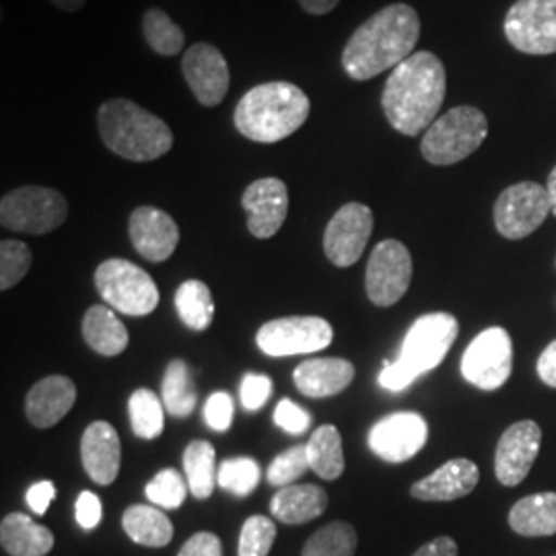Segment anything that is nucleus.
<instances>
[{"label": "nucleus", "instance_id": "27", "mask_svg": "<svg viewBox=\"0 0 556 556\" xmlns=\"http://www.w3.org/2000/svg\"><path fill=\"white\" fill-rule=\"evenodd\" d=\"M509 526L519 536H555L556 493L519 498L509 511Z\"/></svg>", "mask_w": 556, "mask_h": 556}, {"label": "nucleus", "instance_id": "36", "mask_svg": "<svg viewBox=\"0 0 556 556\" xmlns=\"http://www.w3.org/2000/svg\"><path fill=\"white\" fill-rule=\"evenodd\" d=\"M260 482V464L252 457L239 456L225 459L219 466V484L233 497H250Z\"/></svg>", "mask_w": 556, "mask_h": 556}, {"label": "nucleus", "instance_id": "12", "mask_svg": "<svg viewBox=\"0 0 556 556\" xmlns=\"http://www.w3.org/2000/svg\"><path fill=\"white\" fill-rule=\"evenodd\" d=\"M413 280V256L397 239H383L374 248L367 270L365 291L378 307H392L406 295Z\"/></svg>", "mask_w": 556, "mask_h": 556}, {"label": "nucleus", "instance_id": "48", "mask_svg": "<svg viewBox=\"0 0 556 556\" xmlns=\"http://www.w3.org/2000/svg\"><path fill=\"white\" fill-rule=\"evenodd\" d=\"M413 556H457V544L454 538L439 536L422 544Z\"/></svg>", "mask_w": 556, "mask_h": 556}, {"label": "nucleus", "instance_id": "21", "mask_svg": "<svg viewBox=\"0 0 556 556\" xmlns=\"http://www.w3.org/2000/svg\"><path fill=\"white\" fill-rule=\"evenodd\" d=\"M480 470L472 459L456 457L445 462L433 475L410 486V497L429 503H445L468 497L478 486Z\"/></svg>", "mask_w": 556, "mask_h": 556}, {"label": "nucleus", "instance_id": "4", "mask_svg": "<svg viewBox=\"0 0 556 556\" xmlns=\"http://www.w3.org/2000/svg\"><path fill=\"white\" fill-rule=\"evenodd\" d=\"M98 132L114 155L135 163L160 160L174 147L169 124L128 98H112L101 103Z\"/></svg>", "mask_w": 556, "mask_h": 556}, {"label": "nucleus", "instance_id": "51", "mask_svg": "<svg viewBox=\"0 0 556 556\" xmlns=\"http://www.w3.org/2000/svg\"><path fill=\"white\" fill-rule=\"evenodd\" d=\"M546 190H548L551 204H553V215L556 217V165L555 169L551 172V176H548V181H546Z\"/></svg>", "mask_w": 556, "mask_h": 556}, {"label": "nucleus", "instance_id": "47", "mask_svg": "<svg viewBox=\"0 0 556 556\" xmlns=\"http://www.w3.org/2000/svg\"><path fill=\"white\" fill-rule=\"evenodd\" d=\"M536 371L538 378L548 388H556V340L551 342L538 358Z\"/></svg>", "mask_w": 556, "mask_h": 556}, {"label": "nucleus", "instance_id": "3", "mask_svg": "<svg viewBox=\"0 0 556 556\" xmlns=\"http://www.w3.org/2000/svg\"><path fill=\"white\" fill-rule=\"evenodd\" d=\"M307 93L289 80L252 87L236 105L233 124L241 137L260 144L289 139L309 118Z\"/></svg>", "mask_w": 556, "mask_h": 556}, {"label": "nucleus", "instance_id": "10", "mask_svg": "<svg viewBox=\"0 0 556 556\" xmlns=\"http://www.w3.org/2000/svg\"><path fill=\"white\" fill-rule=\"evenodd\" d=\"M551 213L548 190L536 181H519L505 188L493 208L495 227L505 239L532 236Z\"/></svg>", "mask_w": 556, "mask_h": 556}, {"label": "nucleus", "instance_id": "40", "mask_svg": "<svg viewBox=\"0 0 556 556\" xmlns=\"http://www.w3.org/2000/svg\"><path fill=\"white\" fill-rule=\"evenodd\" d=\"M309 468V459H307V447L305 445H295L289 447L287 452L278 454L270 466H268V482L273 486H289L293 484L298 478L305 475V470Z\"/></svg>", "mask_w": 556, "mask_h": 556}, {"label": "nucleus", "instance_id": "41", "mask_svg": "<svg viewBox=\"0 0 556 556\" xmlns=\"http://www.w3.org/2000/svg\"><path fill=\"white\" fill-rule=\"evenodd\" d=\"M273 394V379L262 374H245L239 388L241 406L250 413L260 410Z\"/></svg>", "mask_w": 556, "mask_h": 556}, {"label": "nucleus", "instance_id": "23", "mask_svg": "<svg viewBox=\"0 0 556 556\" xmlns=\"http://www.w3.org/2000/svg\"><path fill=\"white\" fill-rule=\"evenodd\" d=\"M293 381L303 396H337L355 381V365L346 358H309L299 363Z\"/></svg>", "mask_w": 556, "mask_h": 556}, {"label": "nucleus", "instance_id": "2", "mask_svg": "<svg viewBox=\"0 0 556 556\" xmlns=\"http://www.w3.org/2000/svg\"><path fill=\"white\" fill-rule=\"evenodd\" d=\"M447 73L429 50H418L390 73L381 108L390 126L404 137L425 135L445 101Z\"/></svg>", "mask_w": 556, "mask_h": 556}, {"label": "nucleus", "instance_id": "15", "mask_svg": "<svg viewBox=\"0 0 556 556\" xmlns=\"http://www.w3.org/2000/svg\"><path fill=\"white\" fill-rule=\"evenodd\" d=\"M181 73L190 91L204 108H217L229 93V64L219 48L208 41H197L184 52Z\"/></svg>", "mask_w": 556, "mask_h": 556}, {"label": "nucleus", "instance_id": "1", "mask_svg": "<svg viewBox=\"0 0 556 556\" xmlns=\"http://www.w3.org/2000/svg\"><path fill=\"white\" fill-rule=\"evenodd\" d=\"M420 40L417 11L396 2L363 21L342 50V68L353 80H371L415 54Z\"/></svg>", "mask_w": 556, "mask_h": 556}, {"label": "nucleus", "instance_id": "13", "mask_svg": "<svg viewBox=\"0 0 556 556\" xmlns=\"http://www.w3.org/2000/svg\"><path fill=\"white\" fill-rule=\"evenodd\" d=\"M503 29L521 54H555L556 0H517L505 15Z\"/></svg>", "mask_w": 556, "mask_h": 556}, {"label": "nucleus", "instance_id": "49", "mask_svg": "<svg viewBox=\"0 0 556 556\" xmlns=\"http://www.w3.org/2000/svg\"><path fill=\"white\" fill-rule=\"evenodd\" d=\"M298 2L299 7H301L307 15H316V17L332 13L338 4H340V0H298Z\"/></svg>", "mask_w": 556, "mask_h": 556}, {"label": "nucleus", "instance_id": "50", "mask_svg": "<svg viewBox=\"0 0 556 556\" xmlns=\"http://www.w3.org/2000/svg\"><path fill=\"white\" fill-rule=\"evenodd\" d=\"M62 13H79L87 0H50Z\"/></svg>", "mask_w": 556, "mask_h": 556}, {"label": "nucleus", "instance_id": "6", "mask_svg": "<svg viewBox=\"0 0 556 556\" xmlns=\"http://www.w3.org/2000/svg\"><path fill=\"white\" fill-rule=\"evenodd\" d=\"M489 137V119L472 105L441 114L422 135L420 153L431 165L447 167L468 160Z\"/></svg>", "mask_w": 556, "mask_h": 556}, {"label": "nucleus", "instance_id": "24", "mask_svg": "<svg viewBox=\"0 0 556 556\" xmlns=\"http://www.w3.org/2000/svg\"><path fill=\"white\" fill-rule=\"evenodd\" d=\"M328 509V493L318 484L282 486L270 501V514L287 526L318 519Z\"/></svg>", "mask_w": 556, "mask_h": 556}, {"label": "nucleus", "instance_id": "43", "mask_svg": "<svg viewBox=\"0 0 556 556\" xmlns=\"http://www.w3.org/2000/svg\"><path fill=\"white\" fill-rule=\"evenodd\" d=\"M275 425L289 435H299L312 425V415L307 410H303L293 400L285 397L278 402L277 408H275Z\"/></svg>", "mask_w": 556, "mask_h": 556}, {"label": "nucleus", "instance_id": "26", "mask_svg": "<svg viewBox=\"0 0 556 556\" xmlns=\"http://www.w3.org/2000/svg\"><path fill=\"white\" fill-rule=\"evenodd\" d=\"M83 338L103 357H118L128 346V330L108 305H91L83 318Z\"/></svg>", "mask_w": 556, "mask_h": 556}, {"label": "nucleus", "instance_id": "30", "mask_svg": "<svg viewBox=\"0 0 556 556\" xmlns=\"http://www.w3.org/2000/svg\"><path fill=\"white\" fill-rule=\"evenodd\" d=\"M184 472L190 486V493L194 497L208 498L213 495L219 478V466H217V452L213 443L204 439H194L188 443L184 452Z\"/></svg>", "mask_w": 556, "mask_h": 556}, {"label": "nucleus", "instance_id": "25", "mask_svg": "<svg viewBox=\"0 0 556 556\" xmlns=\"http://www.w3.org/2000/svg\"><path fill=\"white\" fill-rule=\"evenodd\" d=\"M0 544L11 556H46L54 548V534L25 514H9L0 523Z\"/></svg>", "mask_w": 556, "mask_h": 556}, {"label": "nucleus", "instance_id": "31", "mask_svg": "<svg viewBox=\"0 0 556 556\" xmlns=\"http://www.w3.org/2000/svg\"><path fill=\"white\" fill-rule=\"evenodd\" d=\"M309 468L324 480H338L344 475L342 438L334 425H321L307 441Z\"/></svg>", "mask_w": 556, "mask_h": 556}, {"label": "nucleus", "instance_id": "16", "mask_svg": "<svg viewBox=\"0 0 556 556\" xmlns=\"http://www.w3.org/2000/svg\"><path fill=\"white\" fill-rule=\"evenodd\" d=\"M429 438L427 420L417 413H394L379 418L369 431L371 452L390 464H402L417 456Z\"/></svg>", "mask_w": 556, "mask_h": 556}, {"label": "nucleus", "instance_id": "44", "mask_svg": "<svg viewBox=\"0 0 556 556\" xmlns=\"http://www.w3.org/2000/svg\"><path fill=\"white\" fill-rule=\"evenodd\" d=\"M75 517L83 530H96L103 517L100 497L91 491H83L75 505Z\"/></svg>", "mask_w": 556, "mask_h": 556}, {"label": "nucleus", "instance_id": "17", "mask_svg": "<svg viewBox=\"0 0 556 556\" xmlns=\"http://www.w3.org/2000/svg\"><path fill=\"white\" fill-rule=\"evenodd\" d=\"M542 429L534 420H519L511 425L497 443L495 475L503 486L521 484L540 454Z\"/></svg>", "mask_w": 556, "mask_h": 556}, {"label": "nucleus", "instance_id": "28", "mask_svg": "<svg viewBox=\"0 0 556 556\" xmlns=\"http://www.w3.org/2000/svg\"><path fill=\"white\" fill-rule=\"evenodd\" d=\"M122 528L132 542L147 548H163L174 540V523L151 505H130L122 516Z\"/></svg>", "mask_w": 556, "mask_h": 556}, {"label": "nucleus", "instance_id": "42", "mask_svg": "<svg viewBox=\"0 0 556 556\" xmlns=\"http://www.w3.org/2000/svg\"><path fill=\"white\" fill-rule=\"evenodd\" d=\"M233 413H236L233 397L229 396L227 392H215L204 404V422L213 431L225 433V431H229V427L233 422Z\"/></svg>", "mask_w": 556, "mask_h": 556}, {"label": "nucleus", "instance_id": "38", "mask_svg": "<svg viewBox=\"0 0 556 556\" xmlns=\"http://www.w3.org/2000/svg\"><path fill=\"white\" fill-rule=\"evenodd\" d=\"M277 540V526L270 517H248L239 534L238 556H268Z\"/></svg>", "mask_w": 556, "mask_h": 556}, {"label": "nucleus", "instance_id": "29", "mask_svg": "<svg viewBox=\"0 0 556 556\" xmlns=\"http://www.w3.org/2000/svg\"><path fill=\"white\" fill-rule=\"evenodd\" d=\"M161 400L167 415L176 418L190 417L199 402V390L192 378V371L186 361L174 358L163 376Z\"/></svg>", "mask_w": 556, "mask_h": 556}, {"label": "nucleus", "instance_id": "45", "mask_svg": "<svg viewBox=\"0 0 556 556\" xmlns=\"http://www.w3.org/2000/svg\"><path fill=\"white\" fill-rule=\"evenodd\" d=\"M178 556H223L220 538L213 532H199L184 542Z\"/></svg>", "mask_w": 556, "mask_h": 556}, {"label": "nucleus", "instance_id": "22", "mask_svg": "<svg viewBox=\"0 0 556 556\" xmlns=\"http://www.w3.org/2000/svg\"><path fill=\"white\" fill-rule=\"evenodd\" d=\"M77 402V386L66 376H50L34 383L25 397L27 420L38 429L59 425Z\"/></svg>", "mask_w": 556, "mask_h": 556}, {"label": "nucleus", "instance_id": "46", "mask_svg": "<svg viewBox=\"0 0 556 556\" xmlns=\"http://www.w3.org/2000/svg\"><path fill=\"white\" fill-rule=\"evenodd\" d=\"M54 497H56V486L50 480H40V482L31 484L25 493V501L36 516H43L48 511V507L52 505Z\"/></svg>", "mask_w": 556, "mask_h": 556}, {"label": "nucleus", "instance_id": "7", "mask_svg": "<svg viewBox=\"0 0 556 556\" xmlns=\"http://www.w3.org/2000/svg\"><path fill=\"white\" fill-rule=\"evenodd\" d=\"M93 280L101 299L126 316L142 318L153 314L160 305V289L155 280L130 260L101 262Z\"/></svg>", "mask_w": 556, "mask_h": 556}, {"label": "nucleus", "instance_id": "14", "mask_svg": "<svg viewBox=\"0 0 556 556\" xmlns=\"http://www.w3.org/2000/svg\"><path fill=\"white\" fill-rule=\"evenodd\" d=\"M374 233V213L363 202L340 206L324 231V252L338 268L355 266Z\"/></svg>", "mask_w": 556, "mask_h": 556}, {"label": "nucleus", "instance_id": "32", "mask_svg": "<svg viewBox=\"0 0 556 556\" xmlns=\"http://www.w3.org/2000/svg\"><path fill=\"white\" fill-rule=\"evenodd\" d=\"M176 312L179 319L194 332H204L215 318V301L206 282L190 278L176 291Z\"/></svg>", "mask_w": 556, "mask_h": 556}, {"label": "nucleus", "instance_id": "5", "mask_svg": "<svg viewBox=\"0 0 556 556\" xmlns=\"http://www.w3.org/2000/svg\"><path fill=\"white\" fill-rule=\"evenodd\" d=\"M459 324L452 314H427L410 326L402 342V353L396 363H383L379 386L390 392H402L413 381L435 369L456 342Z\"/></svg>", "mask_w": 556, "mask_h": 556}, {"label": "nucleus", "instance_id": "18", "mask_svg": "<svg viewBox=\"0 0 556 556\" xmlns=\"http://www.w3.org/2000/svg\"><path fill=\"white\" fill-rule=\"evenodd\" d=\"M241 206L248 215V229L254 238H275L289 213V190L282 179H256L245 188Z\"/></svg>", "mask_w": 556, "mask_h": 556}, {"label": "nucleus", "instance_id": "35", "mask_svg": "<svg viewBox=\"0 0 556 556\" xmlns=\"http://www.w3.org/2000/svg\"><path fill=\"white\" fill-rule=\"evenodd\" d=\"M357 530L349 521H332L305 542L301 556H355Z\"/></svg>", "mask_w": 556, "mask_h": 556}, {"label": "nucleus", "instance_id": "19", "mask_svg": "<svg viewBox=\"0 0 556 556\" xmlns=\"http://www.w3.org/2000/svg\"><path fill=\"white\" fill-rule=\"evenodd\" d=\"M128 236L142 258L160 264L174 256L179 227L172 215L157 206H139L128 219Z\"/></svg>", "mask_w": 556, "mask_h": 556}, {"label": "nucleus", "instance_id": "33", "mask_svg": "<svg viewBox=\"0 0 556 556\" xmlns=\"http://www.w3.org/2000/svg\"><path fill=\"white\" fill-rule=\"evenodd\" d=\"M140 27H142V38L160 56L172 59V56H178L179 52L186 48L184 29L160 7H151L144 11Z\"/></svg>", "mask_w": 556, "mask_h": 556}, {"label": "nucleus", "instance_id": "8", "mask_svg": "<svg viewBox=\"0 0 556 556\" xmlns=\"http://www.w3.org/2000/svg\"><path fill=\"white\" fill-rule=\"evenodd\" d=\"M68 219V200L46 186H21L0 200V225L4 229L46 236Z\"/></svg>", "mask_w": 556, "mask_h": 556}, {"label": "nucleus", "instance_id": "39", "mask_svg": "<svg viewBox=\"0 0 556 556\" xmlns=\"http://www.w3.org/2000/svg\"><path fill=\"white\" fill-rule=\"evenodd\" d=\"M31 250L20 239H4L0 243V289L9 291L21 282L31 268Z\"/></svg>", "mask_w": 556, "mask_h": 556}, {"label": "nucleus", "instance_id": "34", "mask_svg": "<svg viewBox=\"0 0 556 556\" xmlns=\"http://www.w3.org/2000/svg\"><path fill=\"white\" fill-rule=\"evenodd\" d=\"M163 400L153 390L139 388L128 400V417L135 435L147 441L161 438L165 427Z\"/></svg>", "mask_w": 556, "mask_h": 556}, {"label": "nucleus", "instance_id": "20", "mask_svg": "<svg viewBox=\"0 0 556 556\" xmlns=\"http://www.w3.org/2000/svg\"><path fill=\"white\" fill-rule=\"evenodd\" d=\"M80 462L87 477L100 486H110L116 482L122 464V443L118 431L105 422H91L80 439Z\"/></svg>", "mask_w": 556, "mask_h": 556}, {"label": "nucleus", "instance_id": "11", "mask_svg": "<svg viewBox=\"0 0 556 556\" xmlns=\"http://www.w3.org/2000/svg\"><path fill=\"white\" fill-rule=\"evenodd\" d=\"M330 321L318 316H293L266 321L256 334L260 351L268 357H293L318 353L332 344Z\"/></svg>", "mask_w": 556, "mask_h": 556}, {"label": "nucleus", "instance_id": "37", "mask_svg": "<svg viewBox=\"0 0 556 556\" xmlns=\"http://www.w3.org/2000/svg\"><path fill=\"white\" fill-rule=\"evenodd\" d=\"M188 480H184L178 470L163 468L144 486L147 498L161 509H178L188 497Z\"/></svg>", "mask_w": 556, "mask_h": 556}, {"label": "nucleus", "instance_id": "9", "mask_svg": "<svg viewBox=\"0 0 556 556\" xmlns=\"http://www.w3.org/2000/svg\"><path fill=\"white\" fill-rule=\"evenodd\" d=\"M462 376L478 390L495 392L514 371V342L505 328H486L478 334L462 357Z\"/></svg>", "mask_w": 556, "mask_h": 556}]
</instances>
